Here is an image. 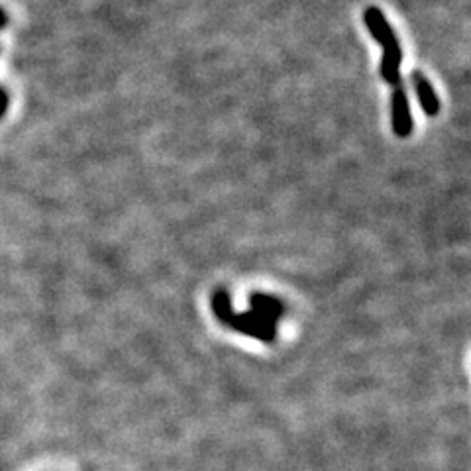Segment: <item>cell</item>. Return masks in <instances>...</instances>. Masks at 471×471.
<instances>
[{
    "label": "cell",
    "instance_id": "obj_1",
    "mask_svg": "<svg viewBox=\"0 0 471 471\" xmlns=\"http://www.w3.org/2000/svg\"><path fill=\"white\" fill-rule=\"evenodd\" d=\"M391 122L392 132L399 138H408L412 133V114H410V104H408L407 91L402 83L395 85L391 94Z\"/></svg>",
    "mask_w": 471,
    "mask_h": 471
},
{
    "label": "cell",
    "instance_id": "obj_2",
    "mask_svg": "<svg viewBox=\"0 0 471 471\" xmlns=\"http://www.w3.org/2000/svg\"><path fill=\"white\" fill-rule=\"evenodd\" d=\"M400 63H402V49L399 39H392L391 44L383 47V59H381V77L385 83L391 86L400 83Z\"/></svg>",
    "mask_w": 471,
    "mask_h": 471
},
{
    "label": "cell",
    "instance_id": "obj_3",
    "mask_svg": "<svg viewBox=\"0 0 471 471\" xmlns=\"http://www.w3.org/2000/svg\"><path fill=\"white\" fill-rule=\"evenodd\" d=\"M365 24H368V30L371 34V38L375 39L377 44H381V46H387V44H391L392 39H397L395 36V31L387 22V18L383 16V12L379 10V8L371 6L365 10Z\"/></svg>",
    "mask_w": 471,
    "mask_h": 471
},
{
    "label": "cell",
    "instance_id": "obj_4",
    "mask_svg": "<svg viewBox=\"0 0 471 471\" xmlns=\"http://www.w3.org/2000/svg\"><path fill=\"white\" fill-rule=\"evenodd\" d=\"M412 85H415L416 96H418V102H420V106L422 110L428 114V116H436L440 112V101L436 93H434V88H432L430 81L424 77L422 73H412Z\"/></svg>",
    "mask_w": 471,
    "mask_h": 471
},
{
    "label": "cell",
    "instance_id": "obj_5",
    "mask_svg": "<svg viewBox=\"0 0 471 471\" xmlns=\"http://www.w3.org/2000/svg\"><path fill=\"white\" fill-rule=\"evenodd\" d=\"M6 106H8V94L6 91L0 86V118L4 116V112H6Z\"/></svg>",
    "mask_w": 471,
    "mask_h": 471
},
{
    "label": "cell",
    "instance_id": "obj_6",
    "mask_svg": "<svg viewBox=\"0 0 471 471\" xmlns=\"http://www.w3.org/2000/svg\"><path fill=\"white\" fill-rule=\"evenodd\" d=\"M6 22H8L6 14H4V10H2V8H0V30H2V28H4V26H6Z\"/></svg>",
    "mask_w": 471,
    "mask_h": 471
}]
</instances>
